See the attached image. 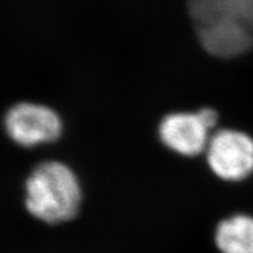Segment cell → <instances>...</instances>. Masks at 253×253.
<instances>
[{
  "label": "cell",
  "instance_id": "obj_1",
  "mask_svg": "<svg viewBox=\"0 0 253 253\" xmlns=\"http://www.w3.org/2000/svg\"><path fill=\"white\" fill-rule=\"evenodd\" d=\"M25 208L31 216L49 225L77 217L82 203V185L77 172L62 161L38 164L25 181Z\"/></svg>",
  "mask_w": 253,
  "mask_h": 253
},
{
  "label": "cell",
  "instance_id": "obj_2",
  "mask_svg": "<svg viewBox=\"0 0 253 253\" xmlns=\"http://www.w3.org/2000/svg\"><path fill=\"white\" fill-rule=\"evenodd\" d=\"M218 115L211 108L198 112H176L164 116L158 126V137L167 149L183 157L204 154L216 126Z\"/></svg>",
  "mask_w": 253,
  "mask_h": 253
},
{
  "label": "cell",
  "instance_id": "obj_3",
  "mask_svg": "<svg viewBox=\"0 0 253 253\" xmlns=\"http://www.w3.org/2000/svg\"><path fill=\"white\" fill-rule=\"evenodd\" d=\"M209 169L224 182H243L253 175V137L237 129L213 132L205 150Z\"/></svg>",
  "mask_w": 253,
  "mask_h": 253
},
{
  "label": "cell",
  "instance_id": "obj_4",
  "mask_svg": "<svg viewBox=\"0 0 253 253\" xmlns=\"http://www.w3.org/2000/svg\"><path fill=\"white\" fill-rule=\"evenodd\" d=\"M6 134L15 144L34 148L58 141L63 123L54 109L41 103L20 102L8 109L4 119Z\"/></svg>",
  "mask_w": 253,
  "mask_h": 253
},
{
  "label": "cell",
  "instance_id": "obj_5",
  "mask_svg": "<svg viewBox=\"0 0 253 253\" xmlns=\"http://www.w3.org/2000/svg\"><path fill=\"white\" fill-rule=\"evenodd\" d=\"M199 42L218 58L238 56L253 45V32L233 21H214L197 26Z\"/></svg>",
  "mask_w": 253,
  "mask_h": 253
},
{
  "label": "cell",
  "instance_id": "obj_6",
  "mask_svg": "<svg viewBox=\"0 0 253 253\" xmlns=\"http://www.w3.org/2000/svg\"><path fill=\"white\" fill-rule=\"evenodd\" d=\"M196 27L214 21H233L253 32V0H188Z\"/></svg>",
  "mask_w": 253,
  "mask_h": 253
},
{
  "label": "cell",
  "instance_id": "obj_7",
  "mask_svg": "<svg viewBox=\"0 0 253 253\" xmlns=\"http://www.w3.org/2000/svg\"><path fill=\"white\" fill-rule=\"evenodd\" d=\"M213 237L220 253H253V216L235 213L224 218L217 224Z\"/></svg>",
  "mask_w": 253,
  "mask_h": 253
}]
</instances>
